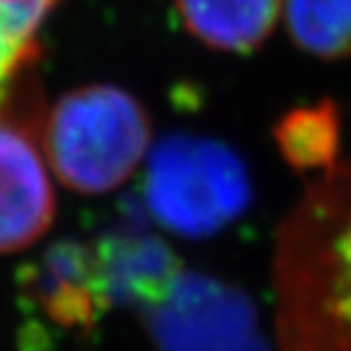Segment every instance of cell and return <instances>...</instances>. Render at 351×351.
<instances>
[{"instance_id":"3957f363","label":"cell","mask_w":351,"mask_h":351,"mask_svg":"<svg viewBox=\"0 0 351 351\" xmlns=\"http://www.w3.org/2000/svg\"><path fill=\"white\" fill-rule=\"evenodd\" d=\"M144 201L171 235L203 240L235 223L254 201L247 165L210 137L169 135L146 158Z\"/></svg>"},{"instance_id":"5b68a950","label":"cell","mask_w":351,"mask_h":351,"mask_svg":"<svg viewBox=\"0 0 351 351\" xmlns=\"http://www.w3.org/2000/svg\"><path fill=\"white\" fill-rule=\"evenodd\" d=\"M41 117L44 110L23 89L0 108V256L30 249L58 213Z\"/></svg>"},{"instance_id":"277c9868","label":"cell","mask_w":351,"mask_h":351,"mask_svg":"<svg viewBox=\"0 0 351 351\" xmlns=\"http://www.w3.org/2000/svg\"><path fill=\"white\" fill-rule=\"evenodd\" d=\"M144 313L158 351H269L251 299L208 274L178 271Z\"/></svg>"},{"instance_id":"9c48e42d","label":"cell","mask_w":351,"mask_h":351,"mask_svg":"<svg viewBox=\"0 0 351 351\" xmlns=\"http://www.w3.org/2000/svg\"><path fill=\"white\" fill-rule=\"evenodd\" d=\"M283 10L287 32L304 53L351 58V0H285Z\"/></svg>"},{"instance_id":"6da1fadb","label":"cell","mask_w":351,"mask_h":351,"mask_svg":"<svg viewBox=\"0 0 351 351\" xmlns=\"http://www.w3.org/2000/svg\"><path fill=\"white\" fill-rule=\"evenodd\" d=\"M278 351H351V160L315 176L276 230Z\"/></svg>"},{"instance_id":"52a82bcc","label":"cell","mask_w":351,"mask_h":351,"mask_svg":"<svg viewBox=\"0 0 351 351\" xmlns=\"http://www.w3.org/2000/svg\"><path fill=\"white\" fill-rule=\"evenodd\" d=\"M340 110L328 98L290 110L274 128L280 158L304 176H319L340 162Z\"/></svg>"},{"instance_id":"7a4b0ae2","label":"cell","mask_w":351,"mask_h":351,"mask_svg":"<svg viewBox=\"0 0 351 351\" xmlns=\"http://www.w3.org/2000/svg\"><path fill=\"white\" fill-rule=\"evenodd\" d=\"M39 135L62 185L80 194H108L149 158L151 119L121 87L87 85L44 110Z\"/></svg>"},{"instance_id":"8992f818","label":"cell","mask_w":351,"mask_h":351,"mask_svg":"<svg viewBox=\"0 0 351 351\" xmlns=\"http://www.w3.org/2000/svg\"><path fill=\"white\" fill-rule=\"evenodd\" d=\"M182 27L219 53H254L271 37L285 0H173Z\"/></svg>"},{"instance_id":"ba28073f","label":"cell","mask_w":351,"mask_h":351,"mask_svg":"<svg viewBox=\"0 0 351 351\" xmlns=\"http://www.w3.org/2000/svg\"><path fill=\"white\" fill-rule=\"evenodd\" d=\"M62 0H0V108L23 89L41 53V27Z\"/></svg>"}]
</instances>
